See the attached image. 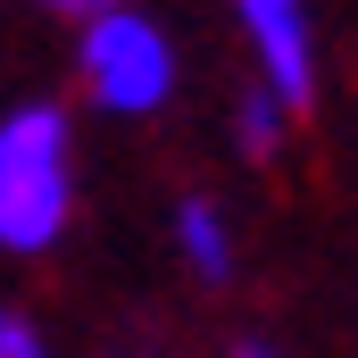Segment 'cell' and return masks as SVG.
Here are the masks:
<instances>
[{"mask_svg": "<svg viewBox=\"0 0 358 358\" xmlns=\"http://www.w3.org/2000/svg\"><path fill=\"white\" fill-rule=\"evenodd\" d=\"M76 217V108L17 100L0 117V250L42 259Z\"/></svg>", "mask_w": 358, "mask_h": 358, "instance_id": "6da1fadb", "label": "cell"}, {"mask_svg": "<svg viewBox=\"0 0 358 358\" xmlns=\"http://www.w3.org/2000/svg\"><path fill=\"white\" fill-rule=\"evenodd\" d=\"M242 17V42L259 59V84L292 108L317 100V25H308V0H234Z\"/></svg>", "mask_w": 358, "mask_h": 358, "instance_id": "3957f363", "label": "cell"}, {"mask_svg": "<svg viewBox=\"0 0 358 358\" xmlns=\"http://www.w3.org/2000/svg\"><path fill=\"white\" fill-rule=\"evenodd\" d=\"M292 117H300V108H292V100H275L267 84H259V92H242V100H234V150H242L250 167L283 159V142H292Z\"/></svg>", "mask_w": 358, "mask_h": 358, "instance_id": "5b68a950", "label": "cell"}, {"mask_svg": "<svg viewBox=\"0 0 358 358\" xmlns=\"http://www.w3.org/2000/svg\"><path fill=\"white\" fill-rule=\"evenodd\" d=\"M0 358H50V342H42V325L8 308V317H0Z\"/></svg>", "mask_w": 358, "mask_h": 358, "instance_id": "8992f818", "label": "cell"}, {"mask_svg": "<svg viewBox=\"0 0 358 358\" xmlns=\"http://www.w3.org/2000/svg\"><path fill=\"white\" fill-rule=\"evenodd\" d=\"M76 84L100 117H159L176 100V42L159 17L108 0L100 17L76 25Z\"/></svg>", "mask_w": 358, "mask_h": 358, "instance_id": "7a4b0ae2", "label": "cell"}, {"mask_svg": "<svg viewBox=\"0 0 358 358\" xmlns=\"http://www.w3.org/2000/svg\"><path fill=\"white\" fill-rule=\"evenodd\" d=\"M167 234H176V259L200 275V283H225V275H234V234H225V208H217L208 192H183Z\"/></svg>", "mask_w": 358, "mask_h": 358, "instance_id": "277c9868", "label": "cell"}, {"mask_svg": "<svg viewBox=\"0 0 358 358\" xmlns=\"http://www.w3.org/2000/svg\"><path fill=\"white\" fill-rule=\"evenodd\" d=\"M234 358H275V350H267V342H234Z\"/></svg>", "mask_w": 358, "mask_h": 358, "instance_id": "ba28073f", "label": "cell"}, {"mask_svg": "<svg viewBox=\"0 0 358 358\" xmlns=\"http://www.w3.org/2000/svg\"><path fill=\"white\" fill-rule=\"evenodd\" d=\"M34 8H50V17H76V25H84V17H100L108 0H34Z\"/></svg>", "mask_w": 358, "mask_h": 358, "instance_id": "52a82bcc", "label": "cell"}]
</instances>
